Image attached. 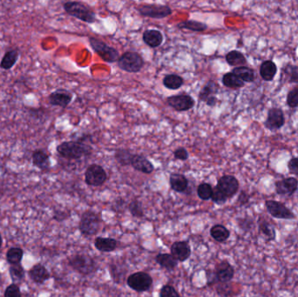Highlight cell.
Segmentation results:
<instances>
[{"instance_id": "6da1fadb", "label": "cell", "mask_w": 298, "mask_h": 297, "mask_svg": "<svg viewBox=\"0 0 298 297\" xmlns=\"http://www.w3.org/2000/svg\"><path fill=\"white\" fill-rule=\"evenodd\" d=\"M87 138L88 136L86 135L78 140L60 143L56 148L58 155L67 160H79L91 155L93 148L87 143Z\"/></svg>"}, {"instance_id": "7a4b0ae2", "label": "cell", "mask_w": 298, "mask_h": 297, "mask_svg": "<svg viewBox=\"0 0 298 297\" xmlns=\"http://www.w3.org/2000/svg\"><path fill=\"white\" fill-rule=\"evenodd\" d=\"M65 13L83 22L92 24L96 21V14L90 7L81 2L69 1L63 5Z\"/></svg>"}, {"instance_id": "3957f363", "label": "cell", "mask_w": 298, "mask_h": 297, "mask_svg": "<svg viewBox=\"0 0 298 297\" xmlns=\"http://www.w3.org/2000/svg\"><path fill=\"white\" fill-rule=\"evenodd\" d=\"M68 264L75 271L83 275L94 274L98 270V265L90 255L78 254L71 256L68 260Z\"/></svg>"}, {"instance_id": "277c9868", "label": "cell", "mask_w": 298, "mask_h": 297, "mask_svg": "<svg viewBox=\"0 0 298 297\" xmlns=\"http://www.w3.org/2000/svg\"><path fill=\"white\" fill-rule=\"evenodd\" d=\"M101 228V218L95 212L88 210L81 215L79 229L83 236H94L100 231Z\"/></svg>"}, {"instance_id": "5b68a950", "label": "cell", "mask_w": 298, "mask_h": 297, "mask_svg": "<svg viewBox=\"0 0 298 297\" xmlns=\"http://www.w3.org/2000/svg\"><path fill=\"white\" fill-rule=\"evenodd\" d=\"M89 42L91 45L92 48L94 49V52L100 56L104 61L107 63H114L118 61L120 58V53L117 51V49L109 46L106 43L103 42L101 39L91 37L89 39Z\"/></svg>"}, {"instance_id": "8992f818", "label": "cell", "mask_w": 298, "mask_h": 297, "mask_svg": "<svg viewBox=\"0 0 298 297\" xmlns=\"http://www.w3.org/2000/svg\"><path fill=\"white\" fill-rule=\"evenodd\" d=\"M144 65V59L138 52H126L120 56L118 66L126 72H138Z\"/></svg>"}, {"instance_id": "52a82bcc", "label": "cell", "mask_w": 298, "mask_h": 297, "mask_svg": "<svg viewBox=\"0 0 298 297\" xmlns=\"http://www.w3.org/2000/svg\"><path fill=\"white\" fill-rule=\"evenodd\" d=\"M137 11L139 12L140 15L152 18V19H164L170 16L173 13L172 9L168 6L156 5V4L141 5L137 7Z\"/></svg>"}, {"instance_id": "ba28073f", "label": "cell", "mask_w": 298, "mask_h": 297, "mask_svg": "<svg viewBox=\"0 0 298 297\" xmlns=\"http://www.w3.org/2000/svg\"><path fill=\"white\" fill-rule=\"evenodd\" d=\"M126 284L133 290L145 292L152 286L153 279L151 275L145 272H137L128 276L126 279Z\"/></svg>"}, {"instance_id": "9c48e42d", "label": "cell", "mask_w": 298, "mask_h": 297, "mask_svg": "<svg viewBox=\"0 0 298 297\" xmlns=\"http://www.w3.org/2000/svg\"><path fill=\"white\" fill-rule=\"evenodd\" d=\"M107 175L101 166L92 164L85 173V181L93 187H99L107 181Z\"/></svg>"}, {"instance_id": "30bf717a", "label": "cell", "mask_w": 298, "mask_h": 297, "mask_svg": "<svg viewBox=\"0 0 298 297\" xmlns=\"http://www.w3.org/2000/svg\"><path fill=\"white\" fill-rule=\"evenodd\" d=\"M265 206L269 214L274 218L281 220H293L295 218L291 210L288 209L282 202L276 200H266Z\"/></svg>"}, {"instance_id": "8fae6325", "label": "cell", "mask_w": 298, "mask_h": 297, "mask_svg": "<svg viewBox=\"0 0 298 297\" xmlns=\"http://www.w3.org/2000/svg\"><path fill=\"white\" fill-rule=\"evenodd\" d=\"M167 103L175 110L185 112L195 107V100L188 94H179L167 98Z\"/></svg>"}, {"instance_id": "7c38bea8", "label": "cell", "mask_w": 298, "mask_h": 297, "mask_svg": "<svg viewBox=\"0 0 298 297\" xmlns=\"http://www.w3.org/2000/svg\"><path fill=\"white\" fill-rule=\"evenodd\" d=\"M216 187L228 199H230L233 197L239 190V181L233 175H224L219 179Z\"/></svg>"}, {"instance_id": "4fadbf2b", "label": "cell", "mask_w": 298, "mask_h": 297, "mask_svg": "<svg viewBox=\"0 0 298 297\" xmlns=\"http://www.w3.org/2000/svg\"><path fill=\"white\" fill-rule=\"evenodd\" d=\"M72 100V94L65 89H58L48 96L50 105L53 107H59L65 108Z\"/></svg>"}, {"instance_id": "5bb4252c", "label": "cell", "mask_w": 298, "mask_h": 297, "mask_svg": "<svg viewBox=\"0 0 298 297\" xmlns=\"http://www.w3.org/2000/svg\"><path fill=\"white\" fill-rule=\"evenodd\" d=\"M214 273L218 282L227 283L233 279L235 269L230 262L227 261H222L215 266Z\"/></svg>"}, {"instance_id": "9a60e30c", "label": "cell", "mask_w": 298, "mask_h": 297, "mask_svg": "<svg viewBox=\"0 0 298 297\" xmlns=\"http://www.w3.org/2000/svg\"><path fill=\"white\" fill-rule=\"evenodd\" d=\"M284 115L280 108H271L269 111L268 117L264 125L269 130L281 128L284 125Z\"/></svg>"}, {"instance_id": "2e32d148", "label": "cell", "mask_w": 298, "mask_h": 297, "mask_svg": "<svg viewBox=\"0 0 298 297\" xmlns=\"http://www.w3.org/2000/svg\"><path fill=\"white\" fill-rule=\"evenodd\" d=\"M298 187L295 178L288 177L275 182V192L280 195H292Z\"/></svg>"}, {"instance_id": "e0dca14e", "label": "cell", "mask_w": 298, "mask_h": 297, "mask_svg": "<svg viewBox=\"0 0 298 297\" xmlns=\"http://www.w3.org/2000/svg\"><path fill=\"white\" fill-rule=\"evenodd\" d=\"M171 255L178 262H185L191 255V248L187 242H175L171 246Z\"/></svg>"}, {"instance_id": "ac0fdd59", "label": "cell", "mask_w": 298, "mask_h": 297, "mask_svg": "<svg viewBox=\"0 0 298 297\" xmlns=\"http://www.w3.org/2000/svg\"><path fill=\"white\" fill-rule=\"evenodd\" d=\"M33 165L42 171H47L51 168L50 155L43 149H37L32 155Z\"/></svg>"}, {"instance_id": "d6986e66", "label": "cell", "mask_w": 298, "mask_h": 297, "mask_svg": "<svg viewBox=\"0 0 298 297\" xmlns=\"http://www.w3.org/2000/svg\"><path fill=\"white\" fill-rule=\"evenodd\" d=\"M131 166L137 171L141 172L143 174L149 175L155 170V167L152 162L146 158L144 155H134Z\"/></svg>"}, {"instance_id": "ffe728a7", "label": "cell", "mask_w": 298, "mask_h": 297, "mask_svg": "<svg viewBox=\"0 0 298 297\" xmlns=\"http://www.w3.org/2000/svg\"><path fill=\"white\" fill-rule=\"evenodd\" d=\"M31 279L38 284H42L50 278V273L42 264H36L30 269Z\"/></svg>"}, {"instance_id": "44dd1931", "label": "cell", "mask_w": 298, "mask_h": 297, "mask_svg": "<svg viewBox=\"0 0 298 297\" xmlns=\"http://www.w3.org/2000/svg\"><path fill=\"white\" fill-rule=\"evenodd\" d=\"M143 41L152 48H156L163 42V34L158 30H146L143 33Z\"/></svg>"}, {"instance_id": "7402d4cb", "label": "cell", "mask_w": 298, "mask_h": 297, "mask_svg": "<svg viewBox=\"0 0 298 297\" xmlns=\"http://www.w3.org/2000/svg\"><path fill=\"white\" fill-rule=\"evenodd\" d=\"M169 183L173 190L177 193H184L188 189V181L186 176L177 173H173L169 177Z\"/></svg>"}, {"instance_id": "603a6c76", "label": "cell", "mask_w": 298, "mask_h": 297, "mask_svg": "<svg viewBox=\"0 0 298 297\" xmlns=\"http://www.w3.org/2000/svg\"><path fill=\"white\" fill-rule=\"evenodd\" d=\"M20 58V51L18 49H12L4 54L0 61V68L3 70H10L16 65Z\"/></svg>"}, {"instance_id": "cb8c5ba5", "label": "cell", "mask_w": 298, "mask_h": 297, "mask_svg": "<svg viewBox=\"0 0 298 297\" xmlns=\"http://www.w3.org/2000/svg\"><path fill=\"white\" fill-rule=\"evenodd\" d=\"M95 248L101 252H113L118 247V242L113 238H105V237H97L94 241Z\"/></svg>"}, {"instance_id": "d4e9b609", "label": "cell", "mask_w": 298, "mask_h": 297, "mask_svg": "<svg viewBox=\"0 0 298 297\" xmlns=\"http://www.w3.org/2000/svg\"><path fill=\"white\" fill-rule=\"evenodd\" d=\"M156 261L162 268L173 270L178 265V261L170 254L167 253H160L156 255Z\"/></svg>"}, {"instance_id": "484cf974", "label": "cell", "mask_w": 298, "mask_h": 297, "mask_svg": "<svg viewBox=\"0 0 298 297\" xmlns=\"http://www.w3.org/2000/svg\"><path fill=\"white\" fill-rule=\"evenodd\" d=\"M219 86L217 83L214 81H207L206 85H204V87L201 88V90L200 91V94H199V100L201 101H204L206 102V100L209 97L212 96H215V94H218L219 92Z\"/></svg>"}, {"instance_id": "4316f807", "label": "cell", "mask_w": 298, "mask_h": 297, "mask_svg": "<svg viewBox=\"0 0 298 297\" xmlns=\"http://www.w3.org/2000/svg\"><path fill=\"white\" fill-rule=\"evenodd\" d=\"M277 71V67L274 62L271 60H266L263 62L260 67V75L266 81H272Z\"/></svg>"}, {"instance_id": "83f0119b", "label": "cell", "mask_w": 298, "mask_h": 297, "mask_svg": "<svg viewBox=\"0 0 298 297\" xmlns=\"http://www.w3.org/2000/svg\"><path fill=\"white\" fill-rule=\"evenodd\" d=\"M210 235L216 242H224L230 238V232L224 225L216 224L211 228Z\"/></svg>"}, {"instance_id": "f1b7e54d", "label": "cell", "mask_w": 298, "mask_h": 297, "mask_svg": "<svg viewBox=\"0 0 298 297\" xmlns=\"http://www.w3.org/2000/svg\"><path fill=\"white\" fill-rule=\"evenodd\" d=\"M162 82L166 88L170 90H177L183 86L184 80L177 75H168L164 77Z\"/></svg>"}, {"instance_id": "f546056e", "label": "cell", "mask_w": 298, "mask_h": 297, "mask_svg": "<svg viewBox=\"0 0 298 297\" xmlns=\"http://www.w3.org/2000/svg\"><path fill=\"white\" fill-rule=\"evenodd\" d=\"M134 155L135 154H133L128 149L120 148L116 150L114 157L120 165L126 167L131 165Z\"/></svg>"}, {"instance_id": "4dcf8cb0", "label": "cell", "mask_w": 298, "mask_h": 297, "mask_svg": "<svg viewBox=\"0 0 298 297\" xmlns=\"http://www.w3.org/2000/svg\"><path fill=\"white\" fill-rule=\"evenodd\" d=\"M226 60H227L229 65H233V66H244L246 65L247 59L243 53L238 51H231L226 55Z\"/></svg>"}, {"instance_id": "1f68e13d", "label": "cell", "mask_w": 298, "mask_h": 297, "mask_svg": "<svg viewBox=\"0 0 298 297\" xmlns=\"http://www.w3.org/2000/svg\"><path fill=\"white\" fill-rule=\"evenodd\" d=\"M177 27L179 29L189 30L192 32H203L207 29L206 24L195 21V20H187V21L179 23Z\"/></svg>"}, {"instance_id": "d6a6232c", "label": "cell", "mask_w": 298, "mask_h": 297, "mask_svg": "<svg viewBox=\"0 0 298 297\" xmlns=\"http://www.w3.org/2000/svg\"><path fill=\"white\" fill-rule=\"evenodd\" d=\"M234 75H237L243 82H253L255 81V72L252 69L247 66H239L234 69Z\"/></svg>"}, {"instance_id": "836d02e7", "label": "cell", "mask_w": 298, "mask_h": 297, "mask_svg": "<svg viewBox=\"0 0 298 297\" xmlns=\"http://www.w3.org/2000/svg\"><path fill=\"white\" fill-rule=\"evenodd\" d=\"M259 231L263 234L265 237L267 242L274 241L276 238V233H275V228L270 223L266 221V220H259Z\"/></svg>"}, {"instance_id": "e575fe53", "label": "cell", "mask_w": 298, "mask_h": 297, "mask_svg": "<svg viewBox=\"0 0 298 297\" xmlns=\"http://www.w3.org/2000/svg\"><path fill=\"white\" fill-rule=\"evenodd\" d=\"M222 83L225 87L230 88H240L244 87V82L241 81L233 72H228L222 77Z\"/></svg>"}, {"instance_id": "d590c367", "label": "cell", "mask_w": 298, "mask_h": 297, "mask_svg": "<svg viewBox=\"0 0 298 297\" xmlns=\"http://www.w3.org/2000/svg\"><path fill=\"white\" fill-rule=\"evenodd\" d=\"M23 249L20 248H11L7 253V262L11 265L20 264L23 259Z\"/></svg>"}, {"instance_id": "8d00e7d4", "label": "cell", "mask_w": 298, "mask_h": 297, "mask_svg": "<svg viewBox=\"0 0 298 297\" xmlns=\"http://www.w3.org/2000/svg\"><path fill=\"white\" fill-rule=\"evenodd\" d=\"M9 273H10L11 279L14 284L22 281L25 278V274H26L25 269L21 264L11 265L10 268H9Z\"/></svg>"}, {"instance_id": "74e56055", "label": "cell", "mask_w": 298, "mask_h": 297, "mask_svg": "<svg viewBox=\"0 0 298 297\" xmlns=\"http://www.w3.org/2000/svg\"><path fill=\"white\" fill-rule=\"evenodd\" d=\"M213 194V187L208 183H201L197 187V194L202 200H210Z\"/></svg>"}, {"instance_id": "f35d334b", "label": "cell", "mask_w": 298, "mask_h": 297, "mask_svg": "<svg viewBox=\"0 0 298 297\" xmlns=\"http://www.w3.org/2000/svg\"><path fill=\"white\" fill-rule=\"evenodd\" d=\"M128 209H129L130 213L133 216L136 217V218H141V217L144 216L142 205L139 202V200H133L128 205Z\"/></svg>"}, {"instance_id": "ab89813d", "label": "cell", "mask_w": 298, "mask_h": 297, "mask_svg": "<svg viewBox=\"0 0 298 297\" xmlns=\"http://www.w3.org/2000/svg\"><path fill=\"white\" fill-rule=\"evenodd\" d=\"M284 72L288 76V81L292 83H298V66L288 64L284 68Z\"/></svg>"}, {"instance_id": "60d3db41", "label": "cell", "mask_w": 298, "mask_h": 297, "mask_svg": "<svg viewBox=\"0 0 298 297\" xmlns=\"http://www.w3.org/2000/svg\"><path fill=\"white\" fill-rule=\"evenodd\" d=\"M211 200L217 205H222L228 200V198L224 195V193L218 188L216 186L213 188V194Z\"/></svg>"}, {"instance_id": "b9f144b4", "label": "cell", "mask_w": 298, "mask_h": 297, "mask_svg": "<svg viewBox=\"0 0 298 297\" xmlns=\"http://www.w3.org/2000/svg\"><path fill=\"white\" fill-rule=\"evenodd\" d=\"M160 297H180V294L171 285H165L160 291Z\"/></svg>"}, {"instance_id": "7bdbcfd3", "label": "cell", "mask_w": 298, "mask_h": 297, "mask_svg": "<svg viewBox=\"0 0 298 297\" xmlns=\"http://www.w3.org/2000/svg\"><path fill=\"white\" fill-rule=\"evenodd\" d=\"M287 104L289 107H298V87L288 93L287 96Z\"/></svg>"}, {"instance_id": "ee69618b", "label": "cell", "mask_w": 298, "mask_h": 297, "mask_svg": "<svg viewBox=\"0 0 298 297\" xmlns=\"http://www.w3.org/2000/svg\"><path fill=\"white\" fill-rule=\"evenodd\" d=\"M4 297H21V292L20 287L17 284L9 285L5 291Z\"/></svg>"}, {"instance_id": "f6af8a7d", "label": "cell", "mask_w": 298, "mask_h": 297, "mask_svg": "<svg viewBox=\"0 0 298 297\" xmlns=\"http://www.w3.org/2000/svg\"><path fill=\"white\" fill-rule=\"evenodd\" d=\"M188 152L184 147H179L174 152V157L180 161H187L188 159Z\"/></svg>"}, {"instance_id": "bcb514c9", "label": "cell", "mask_w": 298, "mask_h": 297, "mask_svg": "<svg viewBox=\"0 0 298 297\" xmlns=\"http://www.w3.org/2000/svg\"><path fill=\"white\" fill-rule=\"evenodd\" d=\"M288 170L293 175H298V158H293L288 162Z\"/></svg>"}, {"instance_id": "7dc6e473", "label": "cell", "mask_w": 298, "mask_h": 297, "mask_svg": "<svg viewBox=\"0 0 298 297\" xmlns=\"http://www.w3.org/2000/svg\"><path fill=\"white\" fill-rule=\"evenodd\" d=\"M217 99L215 96H212V97H209L206 100V104L208 107H214L217 104Z\"/></svg>"}, {"instance_id": "c3c4849f", "label": "cell", "mask_w": 298, "mask_h": 297, "mask_svg": "<svg viewBox=\"0 0 298 297\" xmlns=\"http://www.w3.org/2000/svg\"><path fill=\"white\" fill-rule=\"evenodd\" d=\"M2 245H3V239H2V236H1V234H0V249H1Z\"/></svg>"}]
</instances>
